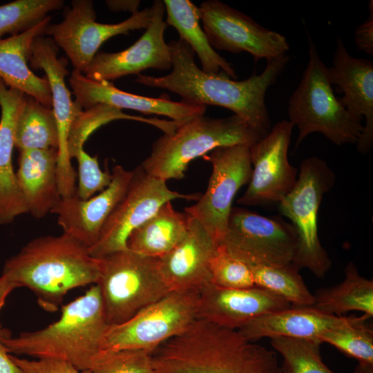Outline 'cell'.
Masks as SVG:
<instances>
[{"instance_id": "obj_1", "label": "cell", "mask_w": 373, "mask_h": 373, "mask_svg": "<svg viewBox=\"0 0 373 373\" xmlns=\"http://www.w3.org/2000/svg\"><path fill=\"white\" fill-rule=\"evenodd\" d=\"M169 45L171 72L160 77L140 74L136 78L137 83L176 93L185 103L227 108L262 136L270 131L265 94L287 65V55L267 61L260 74L254 73L249 78L238 81L222 73L209 74L202 71L195 64L194 52L183 40L171 41Z\"/></svg>"}, {"instance_id": "obj_9", "label": "cell", "mask_w": 373, "mask_h": 373, "mask_svg": "<svg viewBox=\"0 0 373 373\" xmlns=\"http://www.w3.org/2000/svg\"><path fill=\"white\" fill-rule=\"evenodd\" d=\"M198 305L199 292L170 291L126 321L108 325L102 350H139L153 353L198 318Z\"/></svg>"}, {"instance_id": "obj_41", "label": "cell", "mask_w": 373, "mask_h": 373, "mask_svg": "<svg viewBox=\"0 0 373 373\" xmlns=\"http://www.w3.org/2000/svg\"><path fill=\"white\" fill-rule=\"evenodd\" d=\"M17 287L8 277L1 274L0 276V312L2 309L8 296ZM0 336H11L10 332L2 328L0 324Z\"/></svg>"}, {"instance_id": "obj_2", "label": "cell", "mask_w": 373, "mask_h": 373, "mask_svg": "<svg viewBox=\"0 0 373 373\" xmlns=\"http://www.w3.org/2000/svg\"><path fill=\"white\" fill-rule=\"evenodd\" d=\"M155 373H280L276 352L202 319L152 353Z\"/></svg>"}, {"instance_id": "obj_5", "label": "cell", "mask_w": 373, "mask_h": 373, "mask_svg": "<svg viewBox=\"0 0 373 373\" xmlns=\"http://www.w3.org/2000/svg\"><path fill=\"white\" fill-rule=\"evenodd\" d=\"M262 136L236 115L227 117H197L164 133L152 144L141 167L149 175L166 182L180 180L189 163L222 146H251Z\"/></svg>"}, {"instance_id": "obj_30", "label": "cell", "mask_w": 373, "mask_h": 373, "mask_svg": "<svg viewBox=\"0 0 373 373\" xmlns=\"http://www.w3.org/2000/svg\"><path fill=\"white\" fill-rule=\"evenodd\" d=\"M15 143L19 151L58 150V126L52 108L26 95L17 120Z\"/></svg>"}, {"instance_id": "obj_43", "label": "cell", "mask_w": 373, "mask_h": 373, "mask_svg": "<svg viewBox=\"0 0 373 373\" xmlns=\"http://www.w3.org/2000/svg\"><path fill=\"white\" fill-rule=\"evenodd\" d=\"M353 373H373V364L358 362Z\"/></svg>"}, {"instance_id": "obj_14", "label": "cell", "mask_w": 373, "mask_h": 373, "mask_svg": "<svg viewBox=\"0 0 373 373\" xmlns=\"http://www.w3.org/2000/svg\"><path fill=\"white\" fill-rule=\"evenodd\" d=\"M199 10L202 29L213 48L233 53L246 52L256 62L271 60L289 50L284 35L264 28L220 1H203Z\"/></svg>"}, {"instance_id": "obj_18", "label": "cell", "mask_w": 373, "mask_h": 373, "mask_svg": "<svg viewBox=\"0 0 373 373\" xmlns=\"http://www.w3.org/2000/svg\"><path fill=\"white\" fill-rule=\"evenodd\" d=\"M133 171L116 165L110 184L97 195L81 200L76 195L61 198L50 213L57 217L63 233L87 247L95 244L107 219L126 193Z\"/></svg>"}, {"instance_id": "obj_29", "label": "cell", "mask_w": 373, "mask_h": 373, "mask_svg": "<svg viewBox=\"0 0 373 373\" xmlns=\"http://www.w3.org/2000/svg\"><path fill=\"white\" fill-rule=\"evenodd\" d=\"M314 296L312 307L327 314L341 316L359 311L369 318L373 316V282L361 276L352 262L346 266L341 283L319 289Z\"/></svg>"}, {"instance_id": "obj_21", "label": "cell", "mask_w": 373, "mask_h": 373, "mask_svg": "<svg viewBox=\"0 0 373 373\" xmlns=\"http://www.w3.org/2000/svg\"><path fill=\"white\" fill-rule=\"evenodd\" d=\"M290 307L287 300L256 286L230 289L211 283L199 292L198 318L238 330L258 316Z\"/></svg>"}, {"instance_id": "obj_36", "label": "cell", "mask_w": 373, "mask_h": 373, "mask_svg": "<svg viewBox=\"0 0 373 373\" xmlns=\"http://www.w3.org/2000/svg\"><path fill=\"white\" fill-rule=\"evenodd\" d=\"M91 373H155L152 353L124 350L103 352Z\"/></svg>"}, {"instance_id": "obj_31", "label": "cell", "mask_w": 373, "mask_h": 373, "mask_svg": "<svg viewBox=\"0 0 373 373\" xmlns=\"http://www.w3.org/2000/svg\"><path fill=\"white\" fill-rule=\"evenodd\" d=\"M255 286L287 300L295 307L312 306L314 296L292 264L285 266H250Z\"/></svg>"}, {"instance_id": "obj_20", "label": "cell", "mask_w": 373, "mask_h": 373, "mask_svg": "<svg viewBox=\"0 0 373 373\" xmlns=\"http://www.w3.org/2000/svg\"><path fill=\"white\" fill-rule=\"evenodd\" d=\"M336 44L332 65L327 68L329 82L343 94L338 100L345 109L361 120L365 118L356 149L366 154L373 145V63L352 57L339 37Z\"/></svg>"}, {"instance_id": "obj_42", "label": "cell", "mask_w": 373, "mask_h": 373, "mask_svg": "<svg viewBox=\"0 0 373 373\" xmlns=\"http://www.w3.org/2000/svg\"><path fill=\"white\" fill-rule=\"evenodd\" d=\"M106 3L113 11H129L133 14L139 11L140 1H106Z\"/></svg>"}, {"instance_id": "obj_11", "label": "cell", "mask_w": 373, "mask_h": 373, "mask_svg": "<svg viewBox=\"0 0 373 373\" xmlns=\"http://www.w3.org/2000/svg\"><path fill=\"white\" fill-rule=\"evenodd\" d=\"M249 146L218 147L202 156L212 166L207 190L196 203L184 209L187 215L204 228L217 246L226 232L233 198L251 177Z\"/></svg>"}, {"instance_id": "obj_35", "label": "cell", "mask_w": 373, "mask_h": 373, "mask_svg": "<svg viewBox=\"0 0 373 373\" xmlns=\"http://www.w3.org/2000/svg\"><path fill=\"white\" fill-rule=\"evenodd\" d=\"M211 283L224 288L245 289L255 286L250 266L218 245L209 261Z\"/></svg>"}, {"instance_id": "obj_8", "label": "cell", "mask_w": 373, "mask_h": 373, "mask_svg": "<svg viewBox=\"0 0 373 373\" xmlns=\"http://www.w3.org/2000/svg\"><path fill=\"white\" fill-rule=\"evenodd\" d=\"M336 175L325 160L309 157L300 164L298 177L291 191L278 203L280 213L289 219L298 236L292 265L307 268L322 278L332 265L318 234V213L323 195L335 183Z\"/></svg>"}, {"instance_id": "obj_25", "label": "cell", "mask_w": 373, "mask_h": 373, "mask_svg": "<svg viewBox=\"0 0 373 373\" xmlns=\"http://www.w3.org/2000/svg\"><path fill=\"white\" fill-rule=\"evenodd\" d=\"M51 17L18 35L0 39V79L10 88L34 97L52 108V96L46 77L36 75L28 66L31 47L35 38L44 36Z\"/></svg>"}, {"instance_id": "obj_15", "label": "cell", "mask_w": 373, "mask_h": 373, "mask_svg": "<svg viewBox=\"0 0 373 373\" xmlns=\"http://www.w3.org/2000/svg\"><path fill=\"white\" fill-rule=\"evenodd\" d=\"M294 126L282 120L249 146L251 177L238 203L262 206L279 203L293 189L298 170L288 160Z\"/></svg>"}, {"instance_id": "obj_3", "label": "cell", "mask_w": 373, "mask_h": 373, "mask_svg": "<svg viewBox=\"0 0 373 373\" xmlns=\"http://www.w3.org/2000/svg\"><path fill=\"white\" fill-rule=\"evenodd\" d=\"M2 275L17 288L30 289L42 309L53 312L71 289L97 283L100 259L66 233L44 236L30 240L8 259Z\"/></svg>"}, {"instance_id": "obj_34", "label": "cell", "mask_w": 373, "mask_h": 373, "mask_svg": "<svg viewBox=\"0 0 373 373\" xmlns=\"http://www.w3.org/2000/svg\"><path fill=\"white\" fill-rule=\"evenodd\" d=\"M369 318L363 314L353 323L325 332L319 341L333 345L358 362L373 364V330L366 323Z\"/></svg>"}, {"instance_id": "obj_37", "label": "cell", "mask_w": 373, "mask_h": 373, "mask_svg": "<svg viewBox=\"0 0 373 373\" xmlns=\"http://www.w3.org/2000/svg\"><path fill=\"white\" fill-rule=\"evenodd\" d=\"M74 157L78 163V185L75 192L78 198L87 200L110 184L112 173L101 170L97 156H90L82 148Z\"/></svg>"}, {"instance_id": "obj_16", "label": "cell", "mask_w": 373, "mask_h": 373, "mask_svg": "<svg viewBox=\"0 0 373 373\" xmlns=\"http://www.w3.org/2000/svg\"><path fill=\"white\" fill-rule=\"evenodd\" d=\"M29 64L32 69L43 70L49 83L59 132L58 189L61 198L70 197L76 191V173L68 155V137L73 122L83 111L73 101L66 84L68 61L58 57V47L50 37L39 36L32 42Z\"/></svg>"}, {"instance_id": "obj_40", "label": "cell", "mask_w": 373, "mask_h": 373, "mask_svg": "<svg viewBox=\"0 0 373 373\" xmlns=\"http://www.w3.org/2000/svg\"><path fill=\"white\" fill-rule=\"evenodd\" d=\"M5 338L0 336V373H24L12 359L3 342Z\"/></svg>"}, {"instance_id": "obj_44", "label": "cell", "mask_w": 373, "mask_h": 373, "mask_svg": "<svg viewBox=\"0 0 373 373\" xmlns=\"http://www.w3.org/2000/svg\"><path fill=\"white\" fill-rule=\"evenodd\" d=\"M280 373H284V372H283V371L282 370V369H281V367H280Z\"/></svg>"}, {"instance_id": "obj_12", "label": "cell", "mask_w": 373, "mask_h": 373, "mask_svg": "<svg viewBox=\"0 0 373 373\" xmlns=\"http://www.w3.org/2000/svg\"><path fill=\"white\" fill-rule=\"evenodd\" d=\"M151 15L149 7L122 22L101 23L95 21L93 1L73 0L71 7L64 10V19L58 23H50L45 35L65 52L74 69L85 74L103 43L117 35L146 29Z\"/></svg>"}, {"instance_id": "obj_23", "label": "cell", "mask_w": 373, "mask_h": 373, "mask_svg": "<svg viewBox=\"0 0 373 373\" xmlns=\"http://www.w3.org/2000/svg\"><path fill=\"white\" fill-rule=\"evenodd\" d=\"M357 318L327 314L312 306H291L258 316L238 331L253 342L278 336L319 341L325 332L353 323Z\"/></svg>"}, {"instance_id": "obj_6", "label": "cell", "mask_w": 373, "mask_h": 373, "mask_svg": "<svg viewBox=\"0 0 373 373\" xmlns=\"http://www.w3.org/2000/svg\"><path fill=\"white\" fill-rule=\"evenodd\" d=\"M308 35L309 60L287 106L289 122L298 129L295 147L309 134L321 133L336 145L355 144L364 126L341 104L329 82L327 67Z\"/></svg>"}, {"instance_id": "obj_4", "label": "cell", "mask_w": 373, "mask_h": 373, "mask_svg": "<svg viewBox=\"0 0 373 373\" xmlns=\"http://www.w3.org/2000/svg\"><path fill=\"white\" fill-rule=\"evenodd\" d=\"M97 285L61 305L59 318L47 327L3 339L8 352L36 358H55L80 370H91L103 353L108 327Z\"/></svg>"}, {"instance_id": "obj_22", "label": "cell", "mask_w": 373, "mask_h": 373, "mask_svg": "<svg viewBox=\"0 0 373 373\" xmlns=\"http://www.w3.org/2000/svg\"><path fill=\"white\" fill-rule=\"evenodd\" d=\"M216 247L204 228L189 216L183 238L158 258L161 274L171 291L200 292L211 283L209 261Z\"/></svg>"}, {"instance_id": "obj_13", "label": "cell", "mask_w": 373, "mask_h": 373, "mask_svg": "<svg viewBox=\"0 0 373 373\" xmlns=\"http://www.w3.org/2000/svg\"><path fill=\"white\" fill-rule=\"evenodd\" d=\"M166 182L146 173L138 166L133 171L128 188L104 224L99 238L88 248L94 258H102L127 249L131 233L164 204L175 199L198 200L199 194H184L169 189Z\"/></svg>"}, {"instance_id": "obj_33", "label": "cell", "mask_w": 373, "mask_h": 373, "mask_svg": "<svg viewBox=\"0 0 373 373\" xmlns=\"http://www.w3.org/2000/svg\"><path fill=\"white\" fill-rule=\"evenodd\" d=\"M62 0H16L0 6V39L21 33L37 25L47 14L63 8Z\"/></svg>"}, {"instance_id": "obj_39", "label": "cell", "mask_w": 373, "mask_h": 373, "mask_svg": "<svg viewBox=\"0 0 373 373\" xmlns=\"http://www.w3.org/2000/svg\"><path fill=\"white\" fill-rule=\"evenodd\" d=\"M369 16L356 29L354 39L358 49L373 55V1L369 2Z\"/></svg>"}, {"instance_id": "obj_27", "label": "cell", "mask_w": 373, "mask_h": 373, "mask_svg": "<svg viewBox=\"0 0 373 373\" xmlns=\"http://www.w3.org/2000/svg\"><path fill=\"white\" fill-rule=\"evenodd\" d=\"M166 12V23L175 28L180 39L196 53L202 70L209 74L222 73L232 79L238 77L231 64L211 46L200 25L199 7L189 0L163 1Z\"/></svg>"}, {"instance_id": "obj_28", "label": "cell", "mask_w": 373, "mask_h": 373, "mask_svg": "<svg viewBox=\"0 0 373 373\" xmlns=\"http://www.w3.org/2000/svg\"><path fill=\"white\" fill-rule=\"evenodd\" d=\"M188 220L186 213L176 211L171 202H167L131 233L127 249L145 256L160 258L183 238Z\"/></svg>"}, {"instance_id": "obj_32", "label": "cell", "mask_w": 373, "mask_h": 373, "mask_svg": "<svg viewBox=\"0 0 373 373\" xmlns=\"http://www.w3.org/2000/svg\"><path fill=\"white\" fill-rule=\"evenodd\" d=\"M270 343L283 357L284 373H335L323 363L317 340L278 336L271 338Z\"/></svg>"}, {"instance_id": "obj_24", "label": "cell", "mask_w": 373, "mask_h": 373, "mask_svg": "<svg viewBox=\"0 0 373 373\" xmlns=\"http://www.w3.org/2000/svg\"><path fill=\"white\" fill-rule=\"evenodd\" d=\"M26 94L7 86L0 79V224L12 222L28 213L19 189L12 157L15 146V128Z\"/></svg>"}, {"instance_id": "obj_38", "label": "cell", "mask_w": 373, "mask_h": 373, "mask_svg": "<svg viewBox=\"0 0 373 373\" xmlns=\"http://www.w3.org/2000/svg\"><path fill=\"white\" fill-rule=\"evenodd\" d=\"M11 358L24 373H91L90 370H80L70 363L59 359L30 360L12 354Z\"/></svg>"}, {"instance_id": "obj_7", "label": "cell", "mask_w": 373, "mask_h": 373, "mask_svg": "<svg viewBox=\"0 0 373 373\" xmlns=\"http://www.w3.org/2000/svg\"><path fill=\"white\" fill-rule=\"evenodd\" d=\"M100 259L98 285L109 325L124 323L171 291L159 259L129 249Z\"/></svg>"}, {"instance_id": "obj_26", "label": "cell", "mask_w": 373, "mask_h": 373, "mask_svg": "<svg viewBox=\"0 0 373 373\" xmlns=\"http://www.w3.org/2000/svg\"><path fill=\"white\" fill-rule=\"evenodd\" d=\"M58 150L19 151L17 184L28 213L40 219L50 213L61 198L57 183Z\"/></svg>"}, {"instance_id": "obj_10", "label": "cell", "mask_w": 373, "mask_h": 373, "mask_svg": "<svg viewBox=\"0 0 373 373\" xmlns=\"http://www.w3.org/2000/svg\"><path fill=\"white\" fill-rule=\"evenodd\" d=\"M218 245L249 266H285L294 262L298 236L291 224L278 217L232 207Z\"/></svg>"}, {"instance_id": "obj_19", "label": "cell", "mask_w": 373, "mask_h": 373, "mask_svg": "<svg viewBox=\"0 0 373 373\" xmlns=\"http://www.w3.org/2000/svg\"><path fill=\"white\" fill-rule=\"evenodd\" d=\"M69 83L75 102L86 110L104 104L120 110L165 116L178 126L204 115L207 110L206 106L172 101L166 94L150 97L127 93L116 88L111 82L89 79L75 69L70 74Z\"/></svg>"}, {"instance_id": "obj_17", "label": "cell", "mask_w": 373, "mask_h": 373, "mask_svg": "<svg viewBox=\"0 0 373 373\" xmlns=\"http://www.w3.org/2000/svg\"><path fill=\"white\" fill-rule=\"evenodd\" d=\"M151 7V21L140 38L124 50L97 52L84 74L86 77L95 81L110 82L128 75H138L149 68H172L170 47L164 40L167 23L164 20V2L155 0Z\"/></svg>"}]
</instances>
